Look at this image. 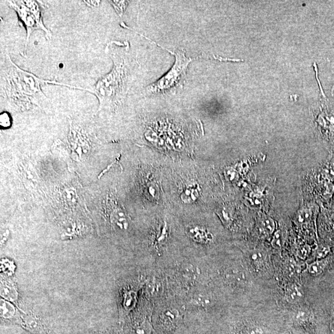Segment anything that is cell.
Masks as SVG:
<instances>
[{
	"label": "cell",
	"instance_id": "13",
	"mask_svg": "<svg viewBox=\"0 0 334 334\" xmlns=\"http://www.w3.org/2000/svg\"><path fill=\"white\" fill-rule=\"evenodd\" d=\"M283 237L281 231H277L274 235L272 245L275 249H280L283 246Z\"/></svg>",
	"mask_w": 334,
	"mask_h": 334
},
{
	"label": "cell",
	"instance_id": "10",
	"mask_svg": "<svg viewBox=\"0 0 334 334\" xmlns=\"http://www.w3.org/2000/svg\"><path fill=\"white\" fill-rule=\"evenodd\" d=\"M178 312L177 310H167L163 314V320L165 322L166 326H171L177 323L178 318Z\"/></svg>",
	"mask_w": 334,
	"mask_h": 334
},
{
	"label": "cell",
	"instance_id": "22",
	"mask_svg": "<svg viewBox=\"0 0 334 334\" xmlns=\"http://www.w3.org/2000/svg\"><path fill=\"white\" fill-rule=\"evenodd\" d=\"M330 331L331 334H334V319L330 324Z\"/></svg>",
	"mask_w": 334,
	"mask_h": 334
},
{
	"label": "cell",
	"instance_id": "11",
	"mask_svg": "<svg viewBox=\"0 0 334 334\" xmlns=\"http://www.w3.org/2000/svg\"><path fill=\"white\" fill-rule=\"evenodd\" d=\"M249 258L253 264L258 265L263 263L264 255L260 250H253L249 253Z\"/></svg>",
	"mask_w": 334,
	"mask_h": 334
},
{
	"label": "cell",
	"instance_id": "1",
	"mask_svg": "<svg viewBox=\"0 0 334 334\" xmlns=\"http://www.w3.org/2000/svg\"><path fill=\"white\" fill-rule=\"evenodd\" d=\"M4 61L1 73L2 90L7 99L20 109H28L34 104L37 105L39 100L46 97L41 89L43 84L52 83L77 89L65 84L38 78L20 69L12 61L8 54L6 55Z\"/></svg>",
	"mask_w": 334,
	"mask_h": 334
},
{
	"label": "cell",
	"instance_id": "5",
	"mask_svg": "<svg viewBox=\"0 0 334 334\" xmlns=\"http://www.w3.org/2000/svg\"><path fill=\"white\" fill-rule=\"evenodd\" d=\"M284 297L286 301L292 305H298L305 298V291L299 283H292L285 288Z\"/></svg>",
	"mask_w": 334,
	"mask_h": 334
},
{
	"label": "cell",
	"instance_id": "15",
	"mask_svg": "<svg viewBox=\"0 0 334 334\" xmlns=\"http://www.w3.org/2000/svg\"><path fill=\"white\" fill-rule=\"evenodd\" d=\"M110 2H111V4L113 6V7L115 8V10L119 14V16L121 17L122 15H123L125 7H126L127 2L118 1H113Z\"/></svg>",
	"mask_w": 334,
	"mask_h": 334
},
{
	"label": "cell",
	"instance_id": "2",
	"mask_svg": "<svg viewBox=\"0 0 334 334\" xmlns=\"http://www.w3.org/2000/svg\"><path fill=\"white\" fill-rule=\"evenodd\" d=\"M111 58L113 61L111 72L101 77L91 91L99 100L100 109L120 102L128 91L130 73L128 59L116 52L111 54Z\"/></svg>",
	"mask_w": 334,
	"mask_h": 334
},
{
	"label": "cell",
	"instance_id": "4",
	"mask_svg": "<svg viewBox=\"0 0 334 334\" xmlns=\"http://www.w3.org/2000/svg\"><path fill=\"white\" fill-rule=\"evenodd\" d=\"M11 7L18 15L19 22L26 27L27 31L25 51L26 53L30 36L35 30H41L48 38L52 37V33L44 26L43 20V9L35 1H10Z\"/></svg>",
	"mask_w": 334,
	"mask_h": 334
},
{
	"label": "cell",
	"instance_id": "18",
	"mask_svg": "<svg viewBox=\"0 0 334 334\" xmlns=\"http://www.w3.org/2000/svg\"><path fill=\"white\" fill-rule=\"evenodd\" d=\"M310 217H311V213H310L309 211H303L302 212H301L299 214H298V222L302 223L308 221V220L310 219Z\"/></svg>",
	"mask_w": 334,
	"mask_h": 334
},
{
	"label": "cell",
	"instance_id": "7",
	"mask_svg": "<svg viewBox=\"0 0 334 334\" xmlns=\"http://www.w3.org/2000/svg\"><path fill=\"white\" fill-rule=\"evenodd\" d=\"M327 263L328 262L326 259H318L308 265V272L310 275L312 276H320L326 269Z\"/></svg>",
	"mask_w": 334,
	"mask_h": 334
},
{
	"label": "cell",
	"instance_id": "14",
	"mask_svg": "<svg viewBox=\"0 0 334 334\" xmlns=\"http://www.w3.org/2000/svg\"><path fill=\"white\" fill-rule=\"evenodd\" d=\"M241 334H265V331L258 326H250L244 328Z\"/></svg>",
	"mask_w": 334,
	"mask_h": 334
},
{
	"label": "cell",
	"instance_id": "3",
	"mask_svg": "<svg viewBox=\"0 0 334 334\" xmlns=\"http://www.w3.org/2000/svg\"><path fill=\"white\" fill-rule=\"evenodd\" d=\"M153 43L175 55L176 60L172 69L157 82L152 85L149 88L148 92L150 94H155L175 92L178 89L183 87L186 79L187 68L193 59L187 57L186 52L183 49L179 50L177 52H172L159 44L155 43L154 41Z\"/></svg>",
	"mask_w": 334,
	"mask_h": 334
},
{
	"label": "cell",
	"instance_id": "23",
	"mask_svg": "<svg viewBox=\"0 0 334 334\" xmlns=\"http://www.w3.org/2000/svg\"><path fill=\"white\" fill-rule=\"evenodd\" d=\"M333 221H334V215L333 216Z\"/></svg>",
	"mask_w": 334,
	"mask_h": 334
},
{
	"label": "cell",
	"instance_id": "16",
	"mask_svg": "<svg viewBox=\"0 0 334 334\" xmlns=\"http://www.w3.org/2000/svg\"><path fill=\"white\" fill-rule=\"evenodd\" d=\"M2 311L5 318H10L13 315L14 308L9 304L6 305V303H4V306L2 305Z\"/></svg>",
	"mask_w": 334,
	"mask_h": 334
},
{
	"label": "cell",
	"instance_id": "9",
	"mask_svg": "<svg viewBox=\"0 0 334 334\" xmlns=\"http://www.w3.org/2000/svg\"><path fill=\"white\" fill-rule=\"evenodd\" d=\"M311 312L305 306L297 309L294 315V319L297 323L302 324L307 323L311 318Z\"/></svg>",
	"mask_w": 334,
	"mask_h": 334
},
{
	"label": "cell",
	"instance_id": "21",
	"mask_svg": "<svg viewBox=\"0 0 334 334\" xmlns=\"http://www.w3.org/2000/svg\"><path fill=\"white\" fill-rule=\"evenodd\" d=\"M85 2L91 7H97L99 5L100 1H85Z\"/></svg>",
	"mask_w": 334,
	"mask_h": 334
},
{
	"label": "cell",
	"instance_id": "12",
	"mask_svg": "<svg viewBox=\"0 0 334 334\" xmlns=\"http://www.w3.org/2000/svg\"><path fill=\"white\" fill-rule=\"evenodd\" d=\"M136 295L135 292H128L124 296L123 305L127 310H130L133 308L136 303Z\"/></svg>",
	"mask_w": 334,
	"mask_h": 334
},
{
	"label": "cell",
	"instance_id": "8",
	"mask_svg": "<svg viewBox=\"0 0 334 334\" xmlns=\"http://www.w3.org/2000/svg\"><path fill=\"white\" fill-rule=\"evenodd\" d=\"M259 226L261 232L264 234L270 235L275 231L276 223L270 217H262L259 220Z\"/></svg>",
	"mask_w": 334,
	"mask_h": 334
},
{
	"label": "cell",
	"instance_id": "17",
	"mask_svg": "<svg viewBox=\"0 0 334 334\" xmlns=\"http://www.w3.org/2000/svg\"><path fill=\"white\" fill-rule=\"evenodd\" d=\"M310 251L311 249H310L309 246L307 245L300 247V249L298 251V257L302 259H306L309 255Z\"/></svg>",
	"mask_w": 334,
	"mask_h": 334
},
{
	"label": "cell",
	"instance_id": "19",
	"mask_svg": "<svg viewBox=\"0 0 334 334\" xmlns=\"http://www.w3.org/2000/svg\"><path fill=\"white\" fill-rule=\"evenodd\" d=\"M329 252L330 249L329 247L327 246L320 247V248L317 251V252H316V257H317L318 260V259H324L326 256H327Z\"/></svg>",
	"mask_w": 334,
	"mask_h": 334
},
{
	"label": "cell",
	"instance_id": "20",
	"mask_svg": "<svg viewBox=\"0 0 334 334\" xmlns=\"http://www.w3.org/2000/svg\"><path fill=\"white\" fill-rule=\"evenodd\" d=\"M0 121H1L0 122L1 126L4 128H8L10 126V118L7 113H2L1 115V118H0Z\"/></svg>",
	"mask_w": 334,
	"mask_h": 334
},
{
	"label": "cell",
	"instance_id": "6",
	"mask_svg": "<svg viewBox=\"0 0 334 334\" xmlns=\"http://www.w3.org/2000/svg\"><path fill=\"white\" fill-rule=\"evenodd\" d=\"M319 121L324 129L334 134V110H325L320 115Z\"/></svg>",
	"mask_w": 334,
	"mask_h": 334
}]
</instances>
